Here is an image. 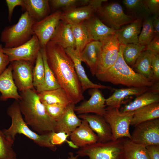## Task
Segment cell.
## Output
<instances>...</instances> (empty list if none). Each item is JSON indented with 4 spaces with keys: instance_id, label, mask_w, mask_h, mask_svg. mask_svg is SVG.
<instances>
[{
    "instance_id": "obj_38",
    "label": "cell",
    "mask_w": 159,
    "mask_h": 159,
    "mask_svg": "<svg viewBox=\"0 0 159 159\" xmlns=\"http://www.w3.org/2000/svg\"><path fill=\"white\" fill-rule=\"evenodd\" d=\"M13 145L0 130V159H17Z\"/></svg>"
},
{
    "instance_id": "obj_5",
    "label": "cell",
    "mask_w": 159,
    "mask_h": 159,
    "mask_svg": "<svg viewBox=\"0 0 159 159\" xmlns=\"http://www.w3.org/2000/svg\"><path fill=\"white\" fill-rule=\"evenodd\" d=\"M35 22L25 11L16 24L5 27L1 32L0 40L4 47H16L29 40L34 34L32 27Z\"/></svg>"
},
{
    "instance_id": "obj_20",
    "label": "cell",
    "mask_w": 159,
    "mask_h": 159,
    "mask_svg": "<svg viewBox=\"0 0 159 159\" xmlns=\"http://www.w3.org/2000/svg\"><path fill=\"white\" fill-rule=\"evenodd\" d=\"M88 34L89 42L100 41L115 34L116 30L107 26L97 17L83 22Z\"/></svg>"
},
{
    "instance_id": "obj_34",
    "label": "cell",
    "mask_w": 159,
    "mask_h": 159,
    "mask_svg": "<svg viewBox=\"0 0 159 159\" xmlns=\"http://www.w3.org/2000/svg\"><path fill=\"white\" fill-rule=\"evenodd\" d=\"M146 46L138 43L125 45L122 51L123 58L129 66H133L140 53L146 49Z\"/></svg>"
},
{
    "instance_id": "obj_33",
    "label": "cell",
    "mask_w": 159,
    "mask_h": 159,
    "mask_svg": "<svg viewBox=\"0 0 159 159\" xmlns=\"http://www.w3.org/2000/svg\"><path fill=\"white\" fill-rule=\"evenodd\" d=\"M71 25L75 41V49L80 54L89 42L87 32L83 22Z\"/></svg>"
},
{
    "instance_id": "obj_23",
    "label": "cell",
    "mask_w": 159,
    "mask_h": 159,
    "mask_svg": "<svg viewBox=\"0 0 159 159\" xmlns=\"http://www.w3.org/2000/svg\"><path fill=\"white\" fill-rule=\"evenodd\" d=\"M150 87H128L115 89L112 95L106 99V106L119 108L123 100L126 98L131 96H137L149 91Z\"/></svg>"
},
{
    "instance_id": "obj_22",
    "label": "cell",
    "mask_w": 159,
    "mask_h": 159,
    "mask_svg": "<svg viewBox=\"0 0 159 159\" xmlns=\"http://www.w3.org/2000/svg\"><path fill=\"white\" fill-rule=\"evenodd\" d=\"M95 12L94 8L89 5L75 7L62 12L60 20L70 25L82 23L91 18Z\"/></svg>"
},
{
    "instance_id": "obj_4",
    "label": "cell",
    "mask_w": 159,
    "mask_h": 159,
    "mask_svg": "<svg viewBox=\"0 0 159 159\" xmlns=\"http://www.w3.org/2000/svg\"><path fill=\"white\" fill-rule=\"evenodd\" d=\"M11 124L9 128L2 130L7 138L13 144L17 134H22L38 146L47 148L55 151L57 148L52 143V132L40 135L30 129L25 122L20 111L18 101L15 100L7 111Z\"/></svg>"
},
{
    "instance_id": "obj_25",
    "label": "cell",
    "mask_w": 159,
    "mask_h": 159,
    "mask_svg": "<svg viewBox=\"0 0 159 159\" xmlns=\"http://www.w3.org/2000/svg\"><path fill=\"white\" fill-rule=\"evenodd\" d=\"M142 27V20L137 19L128 25L116 31L117 38L120 44L138 43V36Z\"/></svg>"
},
{
    "instance_id": "obj_42",
    "label": "cell",
    "mask_w": 159,
    "mask_h": 159,
    "mask_svg": "<svg viewBox=\"0 0 159 159\" xmlns=\"http://www.w3.org/2000/svg\"><path fill=\"white\" fill-rule=\"evenodd\" d=\"M151 68L155 82L159 80V54L153 53L152 62Z\"/></svg>"
},
{
    "instance_id": "obj_29",
    "label": "cell",
    "mask_w": 159,
    "mask_h": 159,
    "mask_svg": "<svg viewBox=\"0 0 159 159\" xmlns=\"http://www.w3.org/2000/svg\"><path fill=\"white\" fill-rule=\"evenodd\" d=\"M159 118V103H153L134 111L130 125L135 126L150 120Z\"/></svg>"
},
{
    "instance_id": "obj_30",
    "label": "cell",
    "mask_w": 159,
    "mask_h": 159,
    "mask_svg": "<svg viewBox=\"0 0 159 159\" xmlns=\"http://www.w3.org/2000/svg\"><path fill=\"white\" fill-rule=\"evenodd\" d=\"M159 102V92L148 91L138 96L132 102L125 105L122 111H133L146 105Z\"/></svg>"
},
{
    "instance_id": "obj_26",
    "label": "cell",
    "mask_w": 159,
    "mask_h": 159,
    "mask_svg": "<svg viewBox=\"0 0 159 159\" xmlns=\"http://www.w3.org/2000/svg\"><path fill=\"white\" fill-rule=\"evenodd\" d=\"M24 10L36 22L49 15L50 9L48 0H24Z\"/></svg>"
},
{
    "instance_id": "obj_36",
    "label": "cell",
    "mask_w": 159,
    "mask_h": 159,
    "mask_svg": "<svg viewBox=\"0 0 159 159\" xmlns=\"http://www.w3.org/2000/svg\"><path fill=\"white\" fill-rule=\"evenodd\" d=\"M45 69L41 50L37 56L33 70V82L35 90L41 87L44 81Z\"/></svg>"
},
{
    "instance_id": "obj_19",
    "label": "cell",
    "mask_w": 159,
    "mask_h": 159,
    "mask_svg": "<svg viewBox=\"0 0 159 159\" xmlns=\"http://www.w3.org/2000/svg\"><path fill=\"white\" fill-rule=\"evenodd\" d=\"M70 140L76 148H82L98 141L97 135L90 127L87 122L82 120L80 125L69 136Z\"/></svg>"
},
{
    "instance_id": "obj_14",
    "label": "cell",
    "mask_w": 159,
    "mask_h": 159,
    "mask_svg": "<svg viewBox=\"0 0 159 159\" xmlns=\"http://www.w3.org/2000/svg\"><path fill=\"white\" fill-rule=\"evenodd\" d=\"M89 91L90 97L75 106V112L79 115L92 113L103 116L106 111V99L98 89H91Z\"/></svg>"
},
{
    "instance_id": "obj_49",
    "label": "cell",
    "mask_w": 159,
    "mask_h": 159,
    "mask_svg": "<svg viewBox=\"0 0 159 159\" xmlns=\"http://www.w3.org/2000/svg\"><path fill=\"white\" fill-rule=\"evenodd\" d=\"M69 156L67 159H78L79 157L77 155L74 156L73 153L71 152H69Z\"/></svg>"
},
{
    "instance_id": "obj_17",
    "label": "cell",
    "mask_w": 159,
    "mask_h": 159,
    "mask_svg": "<svg viewBox=\"0 0 159 159\" xmlns=\"http://www.w3.org/2000/svg\"><path fill=\"white\" fill-rule=\"evenodd\" d=\"M78 117L86 120L92 130L96 133L98 142H105L113 140L110 127L103 116L88 114L79 115Z\"/></svg>"
},
{
    "instance_id": "obj_28",
    "label": "cell",
    "mask_w": 159,
    "mask_h": 159,
    "mask_svg": "<svg viewBox=\"0 0 159 159\" xmlns=\"http://www.w3.org/2000/svg\"><path fill=\"white\" fill-rule=\"evenodd\" d=\"M42 103L57 104L67 107L72 103L65 91L61 87L38 93Z\"/></svg>"
},
{
    "instance_id": "obj_27",
    "label": "cell",
    "mask_w": 159,
    "mask_h": 159,
    "mask_svg": "<svg viewBox=\"0 0 159 159\" xmlns=\"http://www.w3.org/2000/svg\"><path fill=\"white\" fill-rule=\"evenodd\" d=\"M153 53L145 49L143 51L136 60L132 67L135 72L150 81L155 82L151 68Z\"/></svg>"
},
{
    "instance_id": "obj_16",
    "label": "cell",
    "mask_w": 159,
    "mask_h": 159,
    "mask_svg": "<svg viewBox=\"0 0 159 159\" xmlns=\"http://www.w3.org/2000/svg\"><path fill=\"white\" fill-rule=\"evenodd\" d=\"M75 104L71 103L68 105L61 116L56 121L54 132L62 133L69 136L81 124L82 120L75 113Z\"/></svg>"
},
{
    "instance_id": "obj_9",
    "label": "cell",
    "mask_w": 159,
    "mask_h": 159,
    "mask_svg": "<svg viewBox=\"0 0 159 159\" xmlns=\"http://www.w3.org/2000/svg\"><path fill=\"white\" fill-rule=\"evenodd\" d=\"M131 140L145 147L159 145V118L139 124L134 126Z\"/></svg>"
},
{
    "instance_id": "obj_15",
    "label": "cell",
    "mask_w": 159,
    "mask_h": 159,
    "mask_svg": "<svg viewBox=\"0 0 159 159\" xmlns=\"http://www.w3.org/2000/svg\"><path fill=\"white\" fill-rule=\"evenodd\" d=\"M64 49L73 62L75 71L80 83L83 93L89 89H112V88L110 87L94 83L89 79L82 65V61L80 54L76 51L75 49L69 47Z\"/></svg>"
},
{
    "instance_id": "obj_21",
    "label": "cell",
    "mask_w": 159,
    "mask_h": 159,
    "mask_svg": "<svg viewBox=\"0 0 159 159\" xmlns=\"http://www.w3.org/2000/svg\"><path fill=\"white\" fill-rule=\"evenodd\" d=\"M50 41L64 49L69 47L75 48V41L71 25L61 20Z\"/></svg>"
},
{
    "instance_id": "obj_45",
    "label": "cell",
    "mask_w": 159,
    "mask_h": 159,
    "mask_svg": "<svg viewBox=\"0 0 159 159\" xmlns=\"http://www.w3.org/2000/svg\"><path fill=\"white\" fill-rule=\"evenodd\" d=\"M155 54L159 53V36L155 35L150 42L146 46V49Z\"/></svg>"
},
{
    "instance_id": "obj_39",
    "label": "cell",
    "mask_w": 159,
    "mask_h": 159,
    "mask_svg": "<svg viewBox=\"0 0 159 159\" xmlns=\"http://www.w3.org/2000/svg\"><path fill=\"white\" fill-rule=\"evenodd\" d=\"M43 104L48 115L56 121L62 115L67 107L59 104Z\"/></svg>"
},
{
    "instance_id": "obj_47",
    "label": "cell",
    "mask_w": 159,
    "mask_h": 159,
    "mask_svg": "<svg viewBox=\"0 0 159 159\" xmlns=\"http://www.w3.org/2000/svg\"><path fill=\"white\" fill-rule=\"evenodd\" d=\"M106 1V0H84L81 1V2L85 6L89 5L92 6L96 12H98L102 7V3Z\"/></svg>"
},
{
    "instance_id": "obj_44",
    "label": "cell",
    "mask_w": 159,
    "mask_h": 159,
    "mask_svg": "<svg viewBox=\"0 0 159 159\" xmlns=\"http://www.w3.org/2000/svg\"><path fill=\"white\" fill-rule=\"evenodd\" d=\"M145 1L150 13L158 16L159 13V0H145Z\"/></svg>"
},
{
    "instance_id": "obj_3",
    "label": "cell",
    "mask_w": 159,
    "mask_h": 159,
    "mask_svg": "<svg viewBox=\"0 0 159 159\" xmlns=\"http://www.w3.org/2000/svg\"><path fill=\"white\" fill-rule=\"evenodd\" d=\"M125 45L120 44L117 58L114 64L105 72L95 76L103 82L128 87H150L153 82L135 72L127 64L122 55Z\"/></svg>"
},
{
    "instance_id": "obj_18",
    "label": "cell",
    "mask_w": 159,
    "mask_h": 159,
    "mask_svg": "<svg viewBox=\"0 0 159 159\" xmlns=\"http://www.w3.org/2000/svg\"><path fill=\"white\" fill-rule=\"evenodd\" d=\"M12 66L10 63L0 75V100L5 101L11 98L19 101L21 98L14 80Z\"/></svg>"
},
{
    "instance_id": "obj_48",
    "label": "cell",
    "mask_w": 159,
    "mask_h": 159,
    "mask_svg": "<svg viewBox=\"0 0 159 159\" xmlns=\"http://www.w3.org/2000/svg\"><path fill=\"white\" fill-rule=\"evenodd\" d=\"M152 23L155 34L159 35V19L158 16L153 15L152 17Z\"/></svg>"
},
{
    "instance_id": "obj_31",
    "label": "cell",
    "mask_w": 159,
    "mask_h": 159,
    "mask_svg": "<svg viewBox=\"0 0 159 159\" xmlns=\"http://www.w3.org/2000/svg\"><path fill=\"white\" fill-rule=\"evenodd\" d=\"M125 159H150L146 147L125 138L123 144Z\"/></svg>"
},
{
    "instance_id": "obj_2",
    "label": "cell",
    "mask_w": 159,
    "mask_h": 159,
    "mask_svg": "<svg viewBox=\"0 0 159 159\" xmlns=\"http://www.w3.org/2000/svg\"><path fill=\"white\" fill-rule=\"evenodd\" d=\"M19 94V108L28 125L40 135L54 132L56 121L47 114L35 88L20 91Z\"/></svg>"
},
{
    "instance_id": "obj_10",
    "label": "cell",
    "mask_w": 159,
    "mask_h": 159,
    "mask_svg": "<svg viewBox=\"0 0 159 159\" xmlns=\"http://www.w3.org/2000/svg\"><path fill=\"white\" fill-rule=\"evenodd\" d=\"M41 49L38 39L35 34L29 40L19 46L12 48H2L3 52L8 56L10 62L24 60L28 61L34 65Z\"/></svg>"
},
{
    "instance_id": "obj_12",
    "label": "cell",
    "mask_w": 159,
    "mask_h": 159,
    "mask_svg": "<svg viewBox=\"0 0 159 159\" xmlns=\"http://www.w3.org/2000/svg\"><path fill=\"white\" fill-rule=\"evenodd\" d=\"M14 83L19 92L34 88L33 85V70L34 65L24 60H18L10 62Z\"/></svg>"
},
{
    "instance_id": "obj_35",
    "label": "cell",
    "mask_w": 159,
    "mask_h": 159,
    "mask_svg": "<svg viewBox=\"0 0 159 159\" xmlns=\"http://www.w3.org/2000/svg\"><path fill=\"white\" fill-rule=\"evenodd\" d=\"M122 2L127 10L136 16L145 19L150 16L151 14L145 0H124Z\"/></svg>"
},
{
    "instance_id": "obj_13",
    "label": "cell",
    "mask_w": 159,
    "mask_h": 159,
    "mask_svg": "<svg viewBox=\"0 0 159 159\" xmlns=\"http://www.w3.org/2000/svg\"><path fill=\"white\" fill-rule=\"evenodd\" d=\"M97 12L111 28L116 31L119 30L121 26L134 20L132 16L126 14L121 6L117 3H110L102 7Z\"/></svg>"
},
{
    "instance_id": "obj_43",
    "label": "cell",
    "mask_w": 159,
    "mask_h": 159,
    "mask_svg": "<svg viewBox=\"0 0 159 159\" xmlns=\"http://www.w3.org/2000/svg\"><path fill=\"white\" fill-rule=\"evenodd\" d=\"M2 44H0V75L6 68L10 63L8 56L5 54L2 50Z\"/></svg>"
},
{
    "instance_id": "obj_6",
    "label": "cell",
    "mask_w": 159,
    "mask_h": 159,
    "mask_svg": "<svg viewBox=\"0 0 159 159\" xmlns=\"http://www.w3.org/2000/svg\"><path fill=\"white\" fill-rule=\"evenodd\" d=\"M125 138L105 142H97L80 148L76 152L79 157L89 159H125L123 144Z\"/></svg>"
},
{
    "instance_id": "obj_8",
    "label": "cell",
    "mask_w": 159,
    "mask_h": 159,
    "mask_svg": "<svg viewBox=\"0 0 159 159\" xmlns=\"http://www.w3.org/2000/svg\"><path fill=\"white\" fill-rule=\"evenodd\" d=\"M100 41L102 45L95 76L103 74L114 64L117 58L120 44L116 33Z\"/></svg>"
},
{
    "instance_id": "obj_40",
    "label": "cell",
    "mask_w": 159,
    "mask_h": 159,
    "mask_svg": "<svg viewBox=\"0 0 159 159\" xmlns=\"http://www.w3.org/2000/svg\"><path fill=\"white\" fill-rule=\"evenodd\" d=\"M79 1L77 0H51L49 3L54 9L63 8L65 10L75 7Z\"/></svg>"
},
{
    "instance_id": "obj_7",
    "label": "cell",
    "mask_w": 159,
    "mask_h": 159,
    "mask_svg": "<svg viewBox=\"0 0 159 159\" xmlns=\"http://www.w3.org/2000/svg\"><path fill=\"white\" fill-rule=\"evenodd\" d=\"M119 109L107 107L103 117L110 127L113 140L123 138L131 139L129 127L134 111L124 112Z\"/></svg>"
},
{
    "instance_id": "obj_37",
    "label": "cell",
    "mask_w": 159,
    "mask_h": 159,
    "mask_svg": "<svg viewBox=\"0 0 159 159\" xmlns=\"http://www.w3.org/2000/svg\"><path fill=\"white\" fill-rule=\"evenodd\" d=\"M142 29L138 36V43L147 46L154 37L155 34L152 23V17L145 19L142 24Z\"/></svg>"
},
{
    "instance_id": "obj_41",
    "label": "cell",
    "mask_w": 159,
    "mask_h": 159,
    "mask_svg": "<svg viewBox=\"0 0 159 159\" xmlns=\"http://www.w3.org/2000/svg\"><path fill=\"white\" fill-rule=\"evenodd\" d=\"M6 2L8 9V20L9 22H11L15 7L20 6L22 9L24 10V0H6Z\"/></svg>"
},
{
    "instance_id": "obj_24",
    "label": "cell",
    "mask_w": 159,
    "mask_h": 159,
    "mask_svg": "<svg viewBox=\"0 0 159 159\" xmlns=\"http://www.w3.org/2000/svg\"><path fill=\"white\" fill-rule=\"evenodd\" d=\"M101 45L99 41L90 42L80 54L82 61L88 66L93 76L96 74Z\"/></svg>"
},
{
    "instance_id": "obj_11",
    "label": "cell",
    "mask_w": 159,
    "mask_h": 159,
    "mask_svg": "<svg viewBox=\"0 0 159 159\" xmlns=\"http://www.w3.org/2000/svg\"><path fill=\"white\" fill-rule=\"evenodd\" d=\"M62 13L60 11H56L34 24L32 30L38 39L41 48L45 47L50 41L60 20Z\"/></svg>"
},
{
    "instance_id": "obj_1",
    "label": "cell",
    "mask_w": 159,
    "mask_h": 159,
    "mask_svg": "<svg viewBox=\"0 0 159 159\" xmlns=\"http://www.w3.org/2000/svg\"><path fill=\"white\" fill-rule=\"evenodd\" d=\"M45 51L49 66L72 103L75 104L83 100V93L73 62L64 49L50 41L45 47Z\"/></svg>"
},
{
    "instance_id": "obj_32",
    "label": "cell",
    "mask_w": 159,
    "mask_h": 159,
    "mask_svg": "<svg viewBox=\"0 0 159 159\" xmlns=\"http://www.w3.org/2000/svg\"><path fill=\"white\" fill-rule=\"evenodd\" d=\"M45 69L44 81L43 85L36 90L38 93L60 87L54 73L47 63L45 51V47L41 48Z\"/></svg>"
},
{
    "instance_id": "obj_46",
    "label": "cell",
    "mask_w": 159,
    "mask_h": 159,
    "mask_svg": "<svg viewBox=\"0 0 159 159\" xmlns=\"http://www.w3.org/2000/svg\"><path fill=\"white\" fill-rule=\"evenodd\" d=\"M150 159H159V145H151L146 147Z\"/></svg>"
}]
</instances>
